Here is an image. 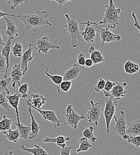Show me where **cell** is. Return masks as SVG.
<instances>
[{
  "label": "cell",
  "instance_id": "1",
  "mask_svg": "<svg viewBox=\"0 0 140 155\" xmlns=\"http://www.w3.org/2000/svg\"><path fill=\"white\" fill-rule=\"evenodd\" d=\"M49 15V12L47 10H35L28 15H19L18 18L25 26L26 31L32 29L34 32H37L43 25L52 26V23L47 19Z\"/></svg>",
  "mask_w": 140,
  "mask_h": 155
},
{
  "label": "cell",
  "instance_id": "2",
  "mask_svg": "<svg viewBox=\"0 0 140 155\" xmlns=\"http://www.w3.org/2000/svg\"><path fill=\"white\" fill-rule=\"evenodd\" d=\"M108 1V4L105 6L104 18L99 21L98 24L102 27L108 29H114L119 25L121 9L116 7L113 0Z\"/></svg>",
  "mask_w": 140,
  "mask_h": 155
},
{
  "label": "cell",
  "instance_id": "3",
  "mask_svg": "<svg viewBox=\"0 0 140 155\" xmlns=\"http://www.w3.org/2000/svg\"><path fill=\"white\" fill-rule=\"evenodd\" d=\"M65 17L67 23L63 25V27L66 29L67 34L71 40V47L76 48L79 42L83 41L81 37V32L80 31L79 23L74 16L65 14Z\"/></svg>",
  "mask_w": 140,
  "mask_h": 155
},
{
  "label": "cell",
  "instance_id": "4",
  "mask_svg": "<svg viewBox=\"0 0 140 155\" xmlns=\"http://www.w3.org/2000/svg\"><path fill=\"white\" fill-rule=\"evenodd\" d=\"M81 25L85 26L84 31L81 32V37L83 41H85L87 44L93 43L98 33L99 24L96 22H92L90 20H87L86 22L81 23Z\"/></svg>",
  "mask_w": 140,
  "mask_h": 155
},
{
  "label": "cell",
  "instance_id": "5",
  "mask_svg": "<svg viewBox=\"0 0 140 155\" xmlns=\"http://www.w3.org/2000/svg\"><path fill=\"white\" fill-rule=\"evenodd\" d=\"M116 100H114L112 97H107L105 99V104L104 109V116L105 120L106 125V133L108 134L110 131V124L112 118L116 112Z\"/></svg>",
  "mask_w": 140,
  "mask_h": 155
},
{
  "label": "cell",
  "instance_id": "6",
  "mask_svg": "<svg viewBox=\"0 0 140 155\" xmlns=\"http://www.w3.org/2000/svg\"><path fill=\"white\" fill-rule=\"evenodd\" d=\"M65 120L64 121V125H68L74 130H76L80 125L81 120L85 119L84 115H78L74 110L72 104H68L65 110Z\"/></svg>",
  "mask_w": 140,
  "mask_h": 155
},
{
  "label": "cell",
  "instance_id": "7",
  "mask_svg": "<svg viewBox=\"0 0 140 155\" xmlns=\"http://www.w3.org/2000/svg\"><path fill=\"white\" fill-rule=\"evenodd\" d=\"M115 120V125L112 127L113 131L121 136L123 139L127 136L126 133V125L125 114L123 110H120L119 114L116 116H113Z\"/></svg>",
  "mask_w": 140,
  "mask_h": 155
},
{
  "label": "cell",
  "instance_id": "8",
  "mask_svg": "<svg viewBox=\"0 0 140 155\" xmlns=\"http://www.w3.org/2000/svg\"><path fill=\"white\" fill-rule=\"evenodd\" d=\"M98 33L100 37L101 45L102 47L105 43L119 41L121 39V36L111 32L110 29L102 27L99 25Z\"/></svg>",
  "mask_w": 140,
  "mask_h": 155
},
{
  "label": "cell",
  "instance_id": "9",
  "mask_svg": "<svg viewBox=\"0 0 140 155\" xmlns=\"http://www.w3.org/2000/svg\"><path fill=\"white\" fill-rule=\"evenodd\" d=\"M90 106L87 113V118L89 123H94L96 126L98 125V122L100 119L102 109L100 103H95L92 100L90 101Z\"/></svg>",
  "mask_w": 140,
  "mask_h": 155
},
{
  "label": "cell",
  "instance_id": "10",
  "mask_svg": "<svg viewBox=\"0 0 140 155\" xmlns=\"http://www.w3.org/2000/svg\"><path fill=\"white\" fill-rule=\"evenodd\" d=\"M60 48V45H55L52 41L49 40L47 36H44L38 39L36 42V48L39 53H43L47 54L50 49H58Z\"/></svg>",
  "mask_w": 140,
  "mask_h": 155
},
{
  "label": "cell",
  "instance_id": "11",
  "mask_svg": "<svg viewBox=\"0 0 140 155\" xmlns=\"http://www.w3.org/2000/svg\"><path fill=\"white\" fill-rule=\"evenodd\" d=\"M31 107L35 109L37 112H38L43 117L44 120L51 122L53 124L54 128L55 129L60 126L61 123L64 122V121L60 120L58 118L55 112L52 110H42L41 109H37L34 107Z\"/></svg>",
  "mask_w": 140,
  "mask_h": 155
},
{
  "label": "cell",
  "instance_id": "12",
  "mask_svg": "<svg viewBox=\"0 0 140 155\" xmlns=\"http://www.w3.org/2000/svg\"><path fill=\"white\" fill-rule=\"evenodd\" d=\"M126 85V82H117L108 93L107 97H112L114 100H118L125 97L127 93L125 90Z\"/></svg>",
  "mask_w": 140,
  "mask_h": 155
},
{
  "label": "cell",
  "instance_id": "13",
  "mask_svg": "<svg viewBox=\"0 0 140 155\" xmlns=\"http://www.w3.org/2000/svg\"><path fill=\"white\" fill-rule=\"evenodd\" d=\"M9 75L10 77L12 78V86L14 89L16 90V85L18 84L19 86H20V80L24 75L21 69L20 63L19 64H15L13 66Z\"/></svg>",
  "mask_w": 140,
  "mask_h": 155
},
{
  "label": "cell",
  "instance_id": "14",
  "mask_svg": "<svg viewBox=\"0 0 140 155\" xmlns=\"http://www.w3.org/2000/svg\"><path fill=\"white\" fill-rule=\"evenodd\" d=\"M83 69V66L76 63L71 67L67 69L63 73V81H73L76 79L80 75V72Z\"/></svg>",
  "mask_w": 140,
  "mask_h": 155
},
{
  "label": "cell",
  "instance_id": "15",
  "mask_svg": "<svg viewBox=\"0 0 140 155\" xmlns=\"http://www.w3.org/2000/svg\"><path fill=\"white\" fill-rule=\"evenodd\" d=\"M13 39V37H8V39L7 42L5 43L4 47L1 50V54L5 58L6 61V69L4 73V75L3 78H8V70L10 66V54L11 52V48H12V41Z\"/></svg>",
  "mask_w": 140,
  "mask_h": 155
},
{
  "label": "cell",
  "instance_id": "16",
  "mask_svg": "<svg viewBox=\"0 0 140 155\" xmlns=\"http://www.w3.org/2000/svg\"><path fill=\"white\" fill-rule=\"evenodd\" d=\"M32 44L29 43L28 44V48L24 52L23 54H22L20 65L23 75L25 74V73L27 72L28 69V63L31 61L33 59V57L32 56Z\"/></svg>",
  "mask_w": 140,
  "mask_h": 155
},
{
  "label": "cell",
  "instance_id": "17",
  "mask_svg": "<svg viewBox=\"0 0 140 155\" xmlns=\"http://www.w3.org/2000/svg\"><path fill=\"white\" fill-rule=\"evenodd\" d=\"M32 100L28 99L25 101L26 105L28 107H34L37 109H41L46 102V98L40 94H31Z\"/></svg>",
  "mask_w": 140,
  "mask_h": 155
},
{
  "label": "cell",
  "instance_id": "18",
  "mask_svg": "<svg viewBox=\"0 0 140 155\" xmlns=\"http://www.w3.org/2000/svg\"><path fill=\"white\" fill-rule=\"evenodd\" d=\"M88 51L90 54V58L92 60L94 64H97L105 61L103 50H96L95 46L92 45L90 47Z\"/></svg>",
  "mask_w": 140,
  "mask_h": 155
},
{
  "label": "cell",
  "instance_id": "19",
  "mask_svg": "<svg viewBox=\"0 0 140 155\" xmlns=\"http://www.w3.org/2000/svg\"><path fill=\"white\" fill-rule=\"evenodd\" d=\"M28 112L31 116V133L29 134V138L28 139H34L37 138L39 136V131H40L41 127L40 126L38 123L36 122V120H35V118L32 115V110H31V107L28 106Z\"/></svg>",
  "mask_w": 140,
  "mask_h": 155
},
{
  "label": "cell",
  "instance_id": "20",
  "mask_svg": "<svg viewBox=\"0 0 140 155\" xmlns=\"http://www.w3.org/2000/svg\"><path fill=\"white\" fill-rule=\"evenodd\" d=\"M21 97H22L21 94H20V93H19L18 92L15 93L13 95H10V94L7 95V98L9 103L12 107H13L15 109L18 122L20 121L18 106L19 104V101H20V98Z\"/></svg>",
  "mask_w": 140,
  "mask_h": 155
},
{
  "label": "cell",
  "instance_id": "21",
  "mask_svg": "<svg viewBox=\"0 0 140 155\" xmlns=\"http://www.w3.org/2000/svg\"><path fill=\"white\" fill-rule=\"evenodd\" d=\"M70 138L69 137H64L60 136L55 138H51L49 137H46L44 138L43 140V142L44 143H55L57 146H60V148H64L67 147L66 142L70 141Z\"/></svg>",
  "mask_w": 140,
  "mask_h": 155
},
{
  "label": "cell",
  "instance_id": "22",
  "mask_svg": "<svg viewBox=\"0 0 140 155\" xmlns=\"http://www.w3.org/2000/svg\"><path fill=\"white\" fill-rule=\"evenodd\" d=\"M4 19L6 21V25H7V29L4 31V33L9 37H13L14 36L18 37V32L16 25L15 22L12 20L9 19L5 16H4Z\"/></svg>",
  "mask_w": 140,
  "mask_h": 155
},
{
  "label": "cell",
  "instance_id": "23",
  "mask_svg": "<svg viewBox=\"0 0 140 155\" xmlns=\"http://www.w3.org/2000/svg\"><path fill=\"white\" fill-rule=\"evenodd\" d=\"M22 150L27 153H29L33 155H49L45 149L41 147L39 144H34V148H27L23 144L21 146Z\"/></svg>",
  "mask_w": 140,
  "mask_h": 155
},
{
  "label": "cell",
  "instance_id": "24",
  "mask_svg": "<svg viewBox=\"0 0 140 155\" xmlns=\"http://www.w3.org/2000/svg\"><path fill=\"white\" fill-rule=\"evenodd\" d=\"M123 68L125 73L129 75H133L137 73L140 69V66L138 64L130 60H128L125 63Z\"/></svg>",
  "mask_w": 140,
  "mask_h": 155
},
{
  "label": "cell",
  "instance_id": "25",
  "mask_svg": "<svg viewBox=\"0 0 140 155\" xmlns=\"http://www.w3.org/2000/svg\"><path fill=\"white\" fill-rule=\"evenodd\" d=\"M15 124L19 130L20 134V138L26 140H28L31 131V124L28 125H24L20 123V121H17L15 123Z\"/></svg>",
  "mask_w": 140,
  "mask_h": 155
},
{
  "label": "cell",
  "instance_id": "26",
  "mask_svg": "<svg viewBox=\"0 0 140 155\" xmlns=\"http://www.w3.org/2000/svg\"><path fill=\"white\" fill-rule=\"evenodd\" d=\"M126 133L129 136H140V119L133 121L126 129Z\"/></svg>",
  "mask_w": 140,
  "mask_h": 155
},
{
  "label": "cell",
  "instance_id": "27",
  "mask_svg": "<svg viewBox=\"0 0 140 155\" xmlns=\"http://www.w3.org/2000/svg\"><path fill=\"white\" fill-rule=\"evenodd\" d=\"M2 133L6 135L7 138L9 143L11 142L17 143L19 140L20 134H19L18 128L15 130H12L10 129L6 131L2 132Z\"/></svg>",
  "mask_w": 140,
  "mask_h": 155
},
{
  "label": "cell",
  "instance_id": "28",
  "mask_svg": "<svg viewBox=\"0 0 140 155\" xmlns=\"http://www.w3.org/2000/svg\"><path fill=\"white\" fill-rule=\"evenodd\" d=\"M13 120L12 119L7 118L5 115L2 117L1 120H0V132L2 133L11 129L12 125Z\"/></svg>",
  "mask_w": 140,
  "mask_h": 155
},
{
  "label": "cell",
  "instance_id": "29",
  "mask_svg": "<svg viewBox=\"0 0 140 155\" xmlns=\"http://www.w3.org/2000/svg\"><path fill=\"white\" fill-rule=\"evenodd\" d=\"M79 143H80L79 147L76 150L77 153H79L81 152H87L92 146V145L88 141V139H87L84 137H82L80 138V140H79Z\"/></svg>",
  "mask_w": 140,
  "mask_h": 155
},
{
  "label": "cell",
  "instance_id": "30",
  "mask_svg": "<svg viewBox=\"0 0 140 155\" xmlns=\"http://www.w3.org/2000/svg\"><path fill=\"white\" fill-rule=\"evenodd\" d=\"M10 82H12V78L10 77H2L0 79V93H5L7 94H10V91L8 89V87Z\"/></svg>",
  "mask_w": 140,
  "mask_h": 155
},
{
  "label": "cell",
  "instance_id": "31",
  "mask_svg": "<svg viewBox=\"0 0 140 155\" xmlns=\"http://www.w3.org/2000/svg\"><path fill=\"white\" fill-rule=\"evenodd\" d=\"M82 134L83 137L89 140L92 143H95L97 140L96 137L94 136V128L93 127H89L84 129Z\"/></svg>",
  "mask_w": 140,
  "mask_h": 155
},
{
  "label": "cell",
  "instance_id": "32",
  "mask_svg": "<svg viewBox=\"0 0 140 155\" xmlns=\"http://www.w3.org/2000/svg\"><path fill=\"white\" fill-rule=\"evenodd\" d=\"M23 45L19 42H15L13 47L11 48V52L15 58H20L22 56Z\"/></svg>",
  "mask_w": 140,
  "mask_h": 155
},
{
  "label": "cell",
  "instance_id": "33",
  "mask_svg": "<svg viewBox=\"0 0 140 155\" xmlns=\"http://www.w3.org/2000/svg\"><path fill=\"white\" fill-rule=\"evenodd\" d=\"M7 95H8L5 93H0V106L4 109L7 112H9L12 106L8 102Z\"/></svg>",
  "mask_w": 140,
  "mask_h": 155
},
{
  "label": "cell",
  "instance_id": "34",
  "mask_svg": "<svg viewBox=\"0 0 140 155\" xmlns=\"http://www.w3.org/2000/svg\"><path fill=\"white\" fill-rule=\"evenodd\" d=\"M72 87V82L70 81H63L57 87V91L60 93V90H61L65 93H70V90Z\"/></svg>",
  "mask_w": 140,
  "mask_h": 155
},
{
  "label": "cell",
  "instance_id": "35",
  "mask_svg": "<svg viewBox=\"0 0 140 155\" xmlns=\"http://www.w3.org/2000/svg\"><path fill=\"white\" fill-rule=\"evenodd\" d=\"M123 139L127 140L128 143H130L137 147H140V136L127 135Z\"/></svg>",
  "mask_w": 140,
  "mask_h": 155
},
{
  "label": "cell",
  "instance_id": "36",
  "mask_svg": "<svg viewBox=\"0 0 140 155\" xmlns=\"http://www.w3.org/2000/svg\"><path fill=\"white\" fill-rule=\"evenodd\" d=\"M48 70H49V67L47 68L46 70L44 72L45 75L49 78L56 85H59L60 83L63 81V77L61 75H50L49 72H48Z\"/></svg>",
  "mask_w": 140,
  "mask_h": 155
},
{
  "label": "cell",
  "instance_id": "37",
  "mask_svg": "<svg viewBox=\"0 0 140 155\" xmlns=\"http://www.w3.org/2000/svg\"><path fill=\"white\" fill-rule=\"evenodd\" d=\"M28 0H8V4L11 12H13L17 7L23 4V3H26Z\"/></svg>",
  "mask_w": 140,
  "mask_h": 155
},
{
  "label": "cell",
  "instance_id": "38",
  "mask_svg": "<svg viewBox=\"0 0 140 155\" xmlns=\"http://www.w3.org/2000/svg\"><path fill=\"white\" fill-rule=\"evenodd\" d=\"M117 82H111L109 80L106 81L104 90H102L105 97H107L108 93H110L111 90L113 88V87L117 84Z\"/></svg>",
  "mask_w": 140,
  "mask_h": 155
},
{
  "label": "cell",
  "instance_id": "39",
  "mask_svg": "<svg viewBox=\"0 0 140 155\" xmlns=\"http://www.w3.org/2000/svg\"><path fill=\"white\" fill-rule=\"evenodd\" d=\"M29 88V85L27 83H25L22 85L19 86V90L17 91L18 93H20L21 97L23 98H25L28 97V91Z\"/></svg>",
  "mask_w": 140,
  "mask_h": 155
},
{
  "label": "cell",
  "instance_id": "40",
  "mask_svg": "<svg viewBox=\"0 0 140 155\" xmlns=\"http://www.w3.org/2000/svg\"><path fill=\"white\" fill-rule=\"evenodd\" d=\"M105 82H106V81L104 80V79H102V78L99 79L98 83L94 88L95 91L97 93H99L104 90V86L105 84Z\"/></svg>",
  "mask_w": 140,
  "mask_h": 155
},
{
  "label": "cell",
  "instance_id": "41",
  "mask_svg": "<svg viewBox=\"0 0 140 155\" xmlns=\"http://www.w3.org/2000/svg\"><path fill=\"white\" fill-rule=\"evenodd\" d=\"M6 69V61L5 58L2 56L0 53V74L2 73H5Z\"/></svg>",
  "mask_w": 140,
  "mask_h": 155
},
{
  "label": "cell",
  "instance_id": "42",
  "mask_svg": "<svg viewBox=\"0 0 140 155\" xmlns=\"http://www.w3.org/2000/svg\"><path fill=\"white\" fill-rule=\"evenodd\" d=\"M86 56L85 54H84L83 53H80V54L78 55L77 58V63L80 64L81 66H84V64H85V61H86Z\"/></svg>",
  "mask_w": 140,
  "mask_h": 155
},
{
  "label": "cell",
  "instance_id": "43",
  "mask_svg": "<svg viewBox=\"0 0 140 155\" xmlns=\"http://www.w3.org/2000/svg\"><path fill=\"white\" fill-rule=\"evenodd\" d=\"M71 149H72L71 146L65 147L64 148H60V155H71Z\"/></svg>",
  "mask_w": 140,
  "mask_h": 155
},
{
  "label": "cell",
  "instance_id": "44",
  "mask_svg": "<svg viewBox=\"0 0 140 155\" xmlns=\"http://www.w3.org/2000/svg\"><path fill=\"white\" fill-rule=\"evenodd\" d=\"M132 17L133 19L134 20V26L139 31L140 35V25L139 23H138V20H137V16L135 15V13L133 12L132 13Z\"/></svg>",
  "mask_w": 140,
  "mask_h": 155
},
{
  "label": "cell",
  "instance_id": "45",
  "mask_svg": "<svg viewBox=\"0 0 140 155\" xmlns=\"http://www.w3.org/2000/svg\"><path fill=\"white\" fill-rule=\"evenodd\" d=\"M50 1H54L56 2L59 5V8H60L62 7V6L65 5L67 2L71 1L73 0H50Z\"/></svg>",
  "mask_w": 140,
  "mask_h": 155
},
{
  "label": "cell",
  "instance_id": "46",
  "mask_svg": "<svg viewBox=\"0 0 140 155\" xmlns=\"http://www.w3.org/2000/svg\"><path fill=\"white\" fill-rule=\"evenodd\" d=\"M94 65V63L92 61V60L90 58H87L86 59V61H85V64L84 66L86 68H90Z\"/></svg>",
  "mask_w": 140,
  "mask_h": 155
},
{
  "label": "cell",
  "instance_id": "47",
  "mask_svg": "<svg viewBox=\"0 0 140 155\" xmlns=\"http://www.w3.org/2000/svg\"><path fill=\"white\" fill-rule=\"evenodd\" d=\"M12 16V17H18V16H15V15H10V14H9V13H4V12H1V10H0V19H1V18H4V16Z\"/></svg>",
  "mask_w": 140,
  "mask_h": 155
},
{
  "label": "cell",
  "instance_id": "48",
  "mask_svg": "<svg viewBox=\"0 0 140 155\" xmlns=\"http://www.w3.org/2000/svg\"><path fill=\"white\" fill-rule=\"evenodd\" d=\"M5 45V43H4V42L3 41L2 34H1V32H0V46H1V45Z\"/></svg>",
  "mask_w": 140,
  "mask_h": 155
},
{
  "label": "cell",
  "instance_id": "49",
  "mask_svg": "<svg viewBox=\"0 0 140 155\" xmlns=\"http://www.w3.org/2000/svg\"><path fill=\"white\" fill-rule=\"evenodd\" d=\"M2 155H13V151H10L9 152H6V153H4Z\"/></svg>",
  "mask_w": 140,
  "mask_h": 155
}]
</instances>
